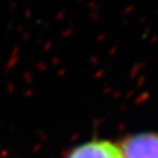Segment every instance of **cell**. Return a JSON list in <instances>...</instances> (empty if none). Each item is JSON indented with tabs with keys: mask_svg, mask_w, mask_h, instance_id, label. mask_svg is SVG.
Returning a JSON list of instances; mask_svg holds the SVG:
<instances>
[{
	"mask_svg": "<svg viewBox=\"0 0 158 158\" xmlns=\"http://www.w3.org/2000/svg\"><path fill=\"white\" fill-rule=\"evenodd\" d=\"M123 158H158V135L142 134L127 138L122 144Z\"/></svg>",
	"mask_w": 158,
	"mask_h": 158,
	"instance_id": "obj_1",
	"label": "cell"
},
{
	"mask_svg": "<svg viewBox=\"0 0 158 158\" xmlns=\"http://www.w3.org/2000/svg\"><path fill=\"white\" fill-rule=\"evenodd\" d=\"M68 158H123L118 147L106 141L91 142L75 149Z\"/></svg>",
	"mask_w": 158,
	"mask_h": 158,
	"instance_id": "obj_2",
	"label": "cell"
}]
</instances>
